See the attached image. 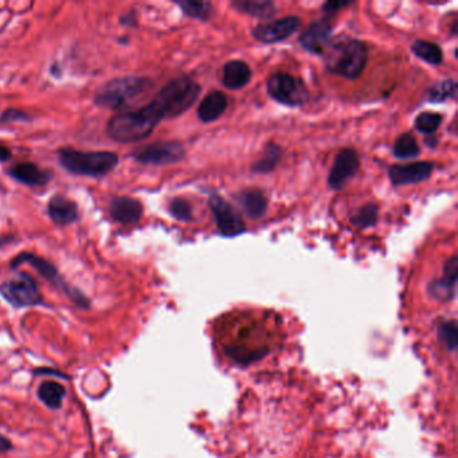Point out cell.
I'll return each mask as SVG.
<instances>
[{
	"mask_svg": "<svg viewBox=\"0 0 458 458\" xmlns=\"http://www.w3.org/2000/svg\"><path fill=\"white\" fill-rule=\"evenodd\" d=\"M222 351L236 364L249 366L269 353L278 333L268 329L267 324L244 319L229 332L220 333Z\"/></svg>",
	"mask_w": 458,
	"mask_h": 458,
	"instance_id": "6da1fadb",
	"label": "cell"
},
{
	"mask_svg": "<svg viewBox=\"0 0 458 458\" xmlns=\"http://www.w3.org/2000/svg\"><path fill=\"white\" fill-rule=\"evenodd\" d=\"M162 120L158 109L149 103L143 108L125 110L113 116L109 120L107 132L117 143H137L151 135Z\"/></svg>",
	"mask_w": 458,
	"mask_h": 458,
	"instance_id": "7a4b0ae2",
	"label": "cell"
},
{
	"mask_svg": "<svg viewBox=\"0 0 458 458\" xmlns=\"http://www.w3.org/2000/svg\"><path fill=\"white\" fill-rule=\"evenodd\" d=\"M323 55L325 67L329 72L355 80L366 69L368 50L362 41L342 37L331 41Z\"/></svg>",
	"mask_w": 458,
	"mask_h": 458,
	"instance_id": "3957f363",
	"label": "cell"
},
{
	"mask_svg": "<svg viewBox=\"0 0 458 458\" xmlns=\"http://www.w3.org/2000/svg\"><path fill=\"white\" fill-rule=\"evenodd\" d=\"M154 82L147 77H118L104 83L94 96V104L100 108L124 110L132 108L145 96Z\"/></svg>",
	"mask_w": 458,
	"mask_h": 458,
	"instance_id": "277c9868",
	"label": "cell"
},
{
	"mask_svg": "<svg viewBox=\"0 0 458 458\" xmlns=\"http://www.w3.org/2000/svg\"><path fill=\"white\" fill-rule=\"evenodd\" d=\"M202 87L187 76L178 77L164 85L151 101L163 120L176 118L186 113L198 100Z\"/></svg>",
	"mask_w": 458,
	"mask_h": 458,
	"instance_id": "5b68a950",
	"label": "cell"
},
{
	"mask_svg": "<svg viewBox=\"0 0 458 458\" xmlns=\"http://www.w3.org/2000/svg\"><path fill=\"white\" fill-rule=\"evenodd\" d=\"M61 167L72 175L101 178L110 174L118 165V156L114 152L97 151L82 152L76 149H61L58 152Z\"/></svg>",
	"mask_w": 458,
	"mask_h": 458,
	"instance_id": "8992f818",
	"label": "cell"
},
{
	"mask_svg": "<svg viewBox=\"0 0 458 458\" xmlns=\"http://www.w3.org/2000/svg\"><path fill=\"white\" fill-rule=\"evenodd\" d=\"M22 265L32 267L45 280H48L56 289L62 291L66 296L69 297L74 304H77L80 308L86 309V308L90 306L89 298L85 296L81 291L70 287L66 282V280L59 274L58 269L55 268L54 265L50 261H48V260H45V258L34 254V253L25 251V253L18 254L15 258H12V261L10 264L11 269H18Z\"/></svg>",
	"mask_w": 458,
	"mask_h": 458,
	"instance_id": "52a82bcc",
	"label": "cell"
},
{
	"mask_svg": "<svg viewBox=\"0 0 458 458\" xmlns=\"http://www.w3.org/2000/svg\"><path fill=\"white\" fill-rule=\"evenodd\" d=\"M0 295L15 308L45 304L38 282L28 273H19L17 277L4 281L0 285Z\"/></svg>",
	"mask_w": 458,
	"mask_h": 458,
	"instance_id": "ba28073f",
	"label": "cell"
},
{
	"mask_svg": "<svg viewBox=\"0 0 458 458\" xmlns=\"http://www.w3.org/2000/svg\"><path fill=\"white\" fill-rule=\"evenodd\" d=\"M267 89L273 100L288 107L302 105L309 96L304 81L288 73L271 74L267 82Z\"/></svg>",
	"mask_w": 458,
	"mask_h": 458,
	"instance_id": "9c48e42d",
	"label": "cell"
},
{
	"mask_svg": "<svg viewBox=\"0 0 458 458\" xmlns=\"http://www.w3.org/2000/svg\"><path fill=\"white\" fill-rule=\"evenodd\" d=\"M186 156V148L179 141L162 140L149 143L137 148L132 154L136 162L144 165H167L182 162Z\"/></svg>",
	"mask_w": 458,
	"mask_h": 458,
	"instance_id": "30bf717a",
	"label": "cell"
},
{
	"mask_svg": "<svg viewBox=\"0 0 458 458\" xmlns=\"http://www.w3.org/2000/svg\"><path fill=\"white\" fill-rule=\"evenodd\" d=\"M301 28L298 17H285L268 23H261L251 30L253 37L262 43H277L295 35Z\"/></svg>",
	"mask_w": 458,
	"mask_h": 458,
	"instance_id": "8fae6325",
	"label": "cell"
},
{
	"mask_svg": "<svg viewBox=\"0 0 458 458\" xmlns=\"http://www.w3.org/2000/svg\"><path fill=\"white\" fill-rule=\"evenodd\" d=\"M210 209L216 216L218 230L226 237H234L244 231V223L237 210L218 195L210 196Z\"/></svg>",
	"mask_w": 458,
	"mask_h": 458,
	"instance_id": "7c38bea8",
	"label": "cell"
},
{
	"mask_svg": "<svg viewBox=\"0 0 458 458\" xmlns=\"http://www.w3.org/2000/svg\"><path fill=\"white\" fill-rule=\"evenodd\" d=\"M360 168V158L355 149L344 148L342 149L333 163V167L328 176V186L331 189H343L351 178L355 176Z\"/></svg>",
	"mask_w": 458,
	"mask_h": 458,
	"instance_id": "4fadbf2b",
	"label": "cell"
},
{
	"mask_svg": "<svg viewBox=\"0 0 458 458\" xmlns=\"http://www.w3.org/2000/svg\"><path fill=\"white\" fill-rule=\"evenodd\" d=\"M433 169L434 163L431 162L395 164L388 169V176L394 186L417 185L429 179Z\"/></svg>",
	"mask_w": 458,
	"mask_h": 458,
	"instance_id": "5bb4252c",
	"label": "cell"
},
{
	"mask_svg": "<svg viewBox=\"0 0 458 458\" xmlns=\"http://www.w3.org/2000/svg\"><path fill=\"white\" fill-rule=\"evenodd\" d=\"M331 34L332 25L328 19L316 21L302 32L300 37V43L305 50L313 54H323L328 43L331 42Z\"/></svg>",
	"mask_w": 458,
	"mask_h": 458,
	"instance_id": "9a60e30c",
	"label": "cell"
},
{
	"mask_svg": "<svg viewBox=\"0 0 458 458\" xmlns=\"http://www.w3.org/2000/svg\"><path fill=\"white\" fill-rule=\"evenodd\" d=\"M144 213L143 205L131 196H114L109 205V216L117 223L136 225Z\"/></svg>",
	"mask_w": 458,
	"mask_h": 458,
	"instance_id": "2e32d148",
	"label": "cell"
},
{
	"mask_svg": "<svg viewBox=\"0 0 458 458\" xmlns=\"http://www.w3.org/2000/svg\"><path fill=\"white\" fill-rule=\"evenodd\" d=\"M10 176L30 187H42L50 183L53 172L50 169H43L34 163H21L10 169Z\"/></svg>",
	"mask_w": 458,
	"mask_h": 458,
	"instance_id": "e0dca14e",
	"label": "cell"
},
{
	"mask_svg": "<svg viewBox=\"0 0 458 458\" xmlns=\"http://www.w3.org/2000/svg\"><path fill=\"white\" fill-rule=\"evenodd\" d=\"M48 214L58 226H69L79 220L80 213L76 202L63 195H55L48 205Z\"/></svg>",
	"mask_w": 458,
	"mask_h": 458,
	"instance_id": "ac0fdd59",
	"label": "cell"
},
{
	"mask_svg": "<svg viewBox=\"0 0 458 458\" xmlns=\"http://www.w3.org/2000/svg\"><path fill=\"white\" fill-rule=\"evenodd\" d=\"M246 216L251 219H260L268 211V199L261 189H243L237 196Z\"/></svg>",
	"mask_w": 458,
	"mask_h": 458,
	"instance_id": "d6986e66",
	"label": "cell"
},
{
	"mask_svg": "<svg viewBox=\"0 0 458 458\" xmlns=\"http://www.w3.org/2000/svg\"><path fill=\"white\" fill-rule=\"evenodd\" d=\"M251 80V70L243 61L236 59L225 65L222 72V83L227 89H242Z\"/></svg>",
	"mask_w": 458,
	"mask_h": 458,
	"instance_id": "ffe728a7",
	"label": "cell"
},
{
	"mask_svg": "<svg viewBox=\"0 0 458 458\" xmlns=\"http://www.w3.org/2000/svg\"><path fill=\"white\" fill-rule=\"evenodd\" d=\"M227 108V97L225 93L214 90L209 93L198 108V117L203 123L216 121Z\"/></svg>",
	"mask_w": 458,
	"mask_h": 458,
	"instance_id": "44dd1931",
	"label": "cell"
},
{
	"mask_svg": "<svg viewBox=\"0 0 458 458\" xmlns=\"http://www.w3.org/2000/svg\"><path fill=\"white\" fill-rule=\"evenodd\" d=\"M65 397H66V388L63 387V384L54 380L42 382L38 387V398L41 399L42 404L52 410L61 408Z\"/></svg>",
	"mask_w": 458,
	"mask_h": 458,
	"instance_id": "7402d4cb",
	"label": "cell"
},
{
	"mask_svg": "<svg viewBox=\"0 0 458 458\" xmlns=\"http://www.w3.org/2000/svg\"><path fill=\"white\" fill-rule=\"evenodd\" d=\"M231 6L240 12L258 19H268L275 12V4L268 0H236Z\"/></svg>",
	"mask_w": 458,
	"mask_h": 458,
	"instance_id": "603a6c76",
	"label": "cell"
},
{
	"mask_svg": "<svg viewBox=\"0 0 458 458\" xmlns=\"http://www.w3.org/2000/svg\"><path fill=\"white\" fill-rule=\"evenodd\" d=\"M281 158H282V148H280L277 144L269 143L264 149L261 158L254 163L251 169L256 174H269L278 165Z\"/></svg>",
	"mask_w": 458,
	"mask_h": 458,
	"instance_id": "cb8c5ba5",
	"label": "cell"
},
{
	"mask_svg": "<svg viewBox=\"0 0 458 458\" xmlns=\"http://www.w3.org/2000/svg\"><path fill=\"white\" fill-rule=\"evenodd\" d=\"M411 50L418 58L430 65H441L444 61L441 48L429 41H415L411 46Z\"/></svg>",
	"mask_w": 458,
	"mask_h": 458,
	"instance_id": "d4e9b609",
	"label": "cell"
},
{
	"mask_svg": "<svg viewBox=\"0 0 458 458\" xmlns=\"http://www.w3.org/2000/svg\"><path fill=\"white\" fill-rule=\"evenodd\" d=\"M394 155L398 159H414L419 156V147L411 134L399 136L394 144Z\"/></svg>",
	"mask_w": 458,
	"mask_h": 458,
	"instance_id": "484cf974",
	"label": "cell"
},
{
	"mask_svg": "<svg viewBox=\"0 0 458 458\" xmlns=\"http://www.w3.org/2000/svg\"><path fill=\"white\" fill-rule=\"evenodd\" d=\"M176 4L182 8V11L194 19L199 21H207L213 11V4L210 1H176Z\"/></svg>",
	"mask_w": 458,
	"mask_h": 458,
	"instance_id": "4316f807",
	"label": "cell"
},
{
	"mask_svg": "<svg viewBox=\"0 0 458 458\" xmlns=\"http://www.w3.org/2000/svg\"><path fill=\"white\" fill-rule=\"evenodd\" d=\"M442 123V116L434 112H425L417 116L415 118V129L424 135H433L437 132Z\"/></svg>",
	"mask_w": 458,
	"mask_h": 458,
	"instance_id": "83f0119b",
	"label": "cell"
},
{
	"mask_svg": "<svg viewBox=\"0 0 458 458\" xmlns=\"http://www.w3.org/2000/svg\"><path fill=\"white\" fill-rule=\"evenodd\" d=\"M457 83L452 80L438 82L434 85L428 93V100L431 103H441L456 96Z\"/></svg>",
	"mask_w": 458,
	"mask_h": 458,
	"instance_id": "f1b7e54d",
	"label": "cell"
},
{
	"mask_svg": "<svg viewBox=\"0 0 458 458\" xmlns=\"http://www.w3.org/2000/svg\"><path fill=\"white\" fill-rule=\"evenodd\" d=\"M377 206L374 203H368L360 207L353 216H351V222L362 229L373 227L377 223Z\"/></svg>",
	"mask_w": 458,
	"mask_h": 458,
	"instance_id": "f546056e",
	"label": "cell"
},
{
	"mask_svg": "<svg viewBox=\"0 0 458 458\" xmlns=\"http://www.w3.org/2000/svg\"><path fill=\"white\" fill-rule=\"evenodd\" d=\"M438 336L448 350L455 351L457 348V325L455 322L448 320L439 324Z\"/></svg>",
	"mask_w": 458,
	"mask_h": 458,
	"instance_id": "4dcf8cb0",
	"label": "cell"
},
{
	"mask_svg": "<svg viewBox=\"0 0 458 458\" xmlns=\"http://www.w3.org/2000/svg\"><path fill=\"white\" fill-rule=\"evenodd\" d=\"M169 214L180 222H191L192 220V207L189 202L183 198H175L169 202L168 206Z\"/></svg>",
	"mask_w": 458,
	"mask_h": 458,
	"instance_id": "1f68e13d",
	"label": "cell"
},
{
	"mask_svg": "<svg viewBox=\"0 0 458 458\" xmlns=\"http://www.w3.org/2000/svg\"><path fill=\"white\" fill-rule=\"evenodd\" d=\"M430 293L435 298H442V300H449L453 297L455 293V285L445 281L444 278L434 281L430 285Z\"/></svg>",
	"mask_w": 458,
	"mask_h": 458,
	"instance_id": "d6a6232c",
	"label": "cell"
},
{
	"mask_svg": "<svg viewBox=\"0 0 458 458\" xmlns=\"http://www.w3.org/2000/svg\"><path fill=\"white\" fill-rule=\"evenodd\" d=\"M31 117L26 112L19 109H7L1 116V123H18V121H30Z\"/></svg>",
	"mask_w": 458,
	"mask_h": 458,
	"instance_id": "836d02e7",
	"label": "cell"
},
{
	"mask_svg": "<svg viewBox=\"0 0 458 458\" xmlns=\"http://www.w3.org/2000/svg\"><path fill=\"white\" fill-rule=\"evenodd\" d=\"M457 269H458V258L456 256H453L452 258L448 260V262L445 264V269H444V280L456 285L457 281Z\"/></svg>",
	"mask_w": 458,
	"mask_h": 458,
	"instance_id": "e575fe53",
	"label": "cell"
},
{
	"mask_svg": "<svg viewBox=\"0 0 458 458\" xmlns=\"http://www.w3.org/2000/svg\"><path fill=\"white\" fill-rule=\"evenodd\" d=\"M347 6H350V1H328L324 4L323 10L325 14L332 15V14L337 12L340 8L347 7Z\"/></svg>",
	"mask_w": 458,
	"mask_h": 458,
	"instance_id": "d590c367",
	"label": "cell"
},
{
	"mask_svg": "<svg viewBox=\"0 0 458 458\" xmlns=\"http://www.w3.org/2000/svg\"><path fill=\"white\" fill-rule=\"evenodd\" d=\"M120 23L124 25V26H128V28H134V26H136V25H137V17H136L135 11H131V12H128L127 15L121 17Z\"/></svg>",
	"mask_w": 458,
	"mask_h": 458,
	"instance_id": "8d00e7d4",
	"label": "cell"
},
{
	"mask_svg": "<svg viewBox=\"0 0 458 458\" xmlns=\"http://www.w3.org/2000/svg\"><path fill=\"white\" fill-rule=\"evenodd\" d=\"M12 449V444L8 438H6L4 435L0 434V453H6L10 452Z\"/></svg>",
	"mask_w": 458,
	"mask_h": 458,
	"instance_id": "74e56055",
	"label": "cell"
},
{
	"mask_svg": "<svg viewBox=\"0 0 458 458\" xmlns=\"http://www.w3.org/2000/svg\"><path fill=\"white\" fill-rule=\"evenodd\" d=\"M11 151L7 148V147H4V145H0V163L3 162H7V160H10L11 159Z\"/></svg>",
	"mask_w": 458,
	"mask_h": 458,
	"instance_id": "f35d334b",
	"label": "cell"
}]
</instances>
